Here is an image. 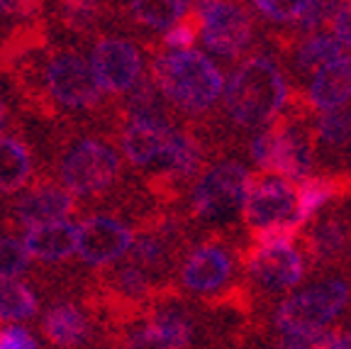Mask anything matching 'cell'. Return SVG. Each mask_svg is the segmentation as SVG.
<instances>
[{
	"label": "cell",
	"instance_id": "cell-40",
	"mask_svg": "<svg viewBox=\"0 0 351 349\" xmlns=\"http://www.w3.org/2000/svg\"><path fill=\"white\" fill-rule=\"evenodd\" d=\"M5 127H8V105L0 98V135H5Z\"/></svg>",
	"mask_w": 351,
	"mask_h": 349
},
{
	"label": "cell",
	"instance_id": "cell-30",
	"mask_svg": "<svg viewBox=\"0 0 351 349\" xmlns=\"http://www.w3.org/2000/svg\"><path fill=\"white\" fill-rule=\"evenodd\" d=\"M29 264L32 259L20 240L0 235V281L22 276L29 269Z\"/></svg>",
	"mask_w": 351,
	"mask_h": 349
},
{
	"label": "cell",
	"instance_id": "cell-10",
	"mask_svg": "<svg viewBox=\"0 0 351 349\" xmlns=\"http://www.w3.org/2000/svg\"><path fill=\"white\" fill-rule=\"evenodd\" d=\"M134 232L112 215H90L76 225V257L88 267H110L130 254Z\"/></svg>",
	"mask_w": 351,
	"mask_h": 349
},
{
	"label": "cell",
	"instance_id": "cell-39",
	"mask_svg": "<svg viewBox=\"0 0 351 349\" xmlns=\"http://www.w3.org/2000/svg\"><path fill=\"white\" fill-rule=\"evenodd\" d=\"M329 349H351V330H344V333H337L335 342Z\"/></svg>",
	"mask_w": 351,
	"mask_h": 349
},
{
	"label": "cell",
	"instance_id": "cell-18",
	"mask_svg": "<svg viewBox=\"0 0 351 349\" xmlns=\"http://www.w3.org/2000/svg\"><path fill=\"white\" fill-rule=\"evenodd\" d=\"M305 100L310 108L324 113L344 108L351 100V56L344 54L317 69L307 86Z\"/></svg>",
	"mask_w": 351,
	"mask_h": 349
},
{
	"label": "cell",
	"instance_id": "cell-22",
	"mask_svg": "<svg viewBox=\"0 0 351 349\" xmlns=\"http://www.w3.org/2000/svg\"><path fill=\"white\" fill-rule=\"evenodd\" d=\"M203 159H205L203 147H200V142H197L191 132L173 130L169 147H166L164 157H161V161H159L161 176L173 181V183L188 181L200 171Z\"/></svg>",
	"mask_w": 351,
	"mask_h": 349
},
{
	"label": "cell",
	"instance_id": "cell-7",
	"mask_svg": "<svg viewBox=\"0 0 351 349\" xmlns=\"http://www.w3.org/2000/svg\"><path fill=\"white\" fill-rule=\"evenodd\" d=\"M197 17V34L203 37L205 49L225 59L244 54L254 42V17L241 3L225 0H200L191 3Z\"/></svg>",
	"mask_w": 351,
	"mask_h": 349
},
{
	"label": "cell",
	"instance_id": "cell-8",
	"mask_svg": "<svg viewBox=\"0 0 351 349\" xmlns=\"http://www.w3.org/2000/svg\"><path fill=\"white\" fill-rule=\"evenodd\" d=\"M252 171L239 161H219L208 169L191 193V210L200 220H227L244 207Z\"/></svg>",
	"mask_w": 351,
	"mask_h": 349
},
{
	"label": "cell",
	"instance_id": "cell-35",
	"mask_svg": "<svg viewBox=\"0 0 351 349\" xmlns=\"http://www.w3.org/2000/svg\"><path fill=\"white\" fill-rule=\"evenodd\" d=\"M195 39H197V17L191 8V12L166 32L164 42L169 47V52H188L195 44Z\"/></svg>",
	"mask_w": 351,
	"mask_h": 349
},
{
	"label": "cell",
	"instance_id": "cell-5",
	"mask_svg": "<svg viewBox=\"0 0 351 349\" xmlns=\"http://www.w3.org/2000/svg\"><path fill=\"white\" fill-rule=\"evenodd\" d=\"M42 88L47 98L61 110H93L103 103V91L95 83L90 64L73 49H54L44 56Z\"/></svg>",
	"mask_w": 351,
	"mask_h": 349
},
{
	"label": "cell",
	"instance_id": "cell-19",
	"mask_svg": "<svg viewBox=\"0 0 351 349\" xmlns=\"http://www.w3.org/2000/svg\"><path fill=\"white\" fill-rule=\"evenodd\" d=\"M29 259L47 264H59L76 254V223L61 220V223L39 225L25 232L22 240Z\"/></svg>",
	"mask_w": 351,
	"mask_h": 349
},
{
	"label": "cell",
	"instance_id": "cell-32",
	"mask_svg": "<svg viewBox=\"0 0 351 349\" xmlns=\"http://www.w3.org/2000/svg\"><path fill=\"white\" fill-rule=\"evenodd\" d=\"M298 232H300V229L293 223H278V225H269V227H263V229H254L252 247H249V249H269V247L293 245Z\"/></svg>",
	"mask_w": 351,
	"mask_h": 349
},
{
	"label": "cell",
	"instance_id": "cell-24",
	"mask_svg": "<svg viewBox=\"0 0 351 349\" xmlns=\"http://www.w3.org/2000/svg\"><path fill=\"white\" fill-rule=\"evenodd\" d=\"M127 10L144 27L169 32L173 25H178L191 12V3H181V0H137V3H130Z\"/></svg>",
	"mask_w": 351,
	"mask_h": 349
},
{
	"label": "cell",
	"instance_id": "cell-23",
	"mask_svg": "<svg viewBox=\"0 0 351 349\" xmlns=\"http://www.w3.org/2000/svg\"><path fill=\"white\" fill-rule=\"evenodd\" d=\"M344 191V183L339 179H329V176H310V179L300 181L295 191V215H293V225L298 229L317 213L319 207L327 205L335 196Z\"/></svg>",
	"mask_w": 351,
	"mask_h": 349
},
{
	"label": "cell",
	"instance_id": "cell-14",
	"mask_svg": "<svg viewBox=\"0 0 351 349\" xmlns=\"http://www.w3.org/2000/svg\"><path fill=\"white\" fill-rule=\"evenodd\" d=\"M176 127L164 117H127L120 132V147L134 169L156 166L164 157Z\"/></svg>",
	"mask_w": 351,
	"mask_h": 349
},
{
	"label": "cell",
	"instance_id": "cell-17",
	"mask_svg": "<svg viewBox=\"0 0 351 349\" xmlns=\"http://www.w3.org/2000/svg\"><path fill=\"white\" fill-rule=\"evenodd\" d=\"M193 342V325L183 313L166 308L144 328L130 335L127 349H188Z\"/></svg>",
	"mask_w": 351,
	"mask_h": 349
},
{
	"label": "cell",
	"instance_id": "cell-16",
	"mask_svg": "<svg viewBox=\"0 0 351 349\" xmlns=\"http://www.w3.org/2000/svg\"><path fill=\"white\" fill-rule=\"evenodd\" d=\"M42 333L54 347L78 349L93 337V322L81 306L71 300H56L44 313Z\"/></svg>",
	"mask_w": 351,
	"mask_h": 349
},
{
	"label": "cell",
	"instance_id": "cell-20",
	"mask_svg": "<svg viewBox=\"0 0 351 349\" xmlns=\"http://www.w3.org/2000/svg\"><path fill=\"white\" fill-rule=\"evenodd\" d=\"M32 152L20 137L0 135V196L25 191L32 181Z\"/></svg>",
	"mask_w": 351,
	"mask_h": 349
},
{
	"label": "cell",
	"instance_id": "cell-29",
	"mask_svg": "<svg viewBox=\"0 0 351 349\" xmlns=\"http://www.w3.org/2000/svg\"><path fill=\"white\" fill-rule=\"evenodd\" d=\"M132 264L142 267L144 271H152V269H159L166 262V254H169V242L161 232H144L142 237L132 242Z\"/></svg>",
	"mask_w": 351,
	"mask_h": 349
},
{
	"label": "cell",
	"instance_id": "cell-38",
	"mask_svg": "<svg viewBox=\"0 0 351 349\" xmlns=\"http://www.w3.org/2000/svg\"><path fill=\"white\" fill-rule=\"evenodd\" d=\"M95 10H98V5H93V3H69V5H64V17L71 27L83 30L95 20V15H98Z\"/></svg>",
	"mask_w": 351,
	"mask_h": 349
},
{
	"label": "cell",
	"instance_id": "cell-27",
	"mask_svg": "<svg viewBox=\"0 0 351 349\" xmlns=\"http://www.w3.org/2000/svg\"><path fill=\"white\" fill-rule=\"evenodd\" d=\"M351 142V110H332V113H324L317 120L313 132V147L324 149V152H341L346 144Z\"/></svg>",
	"mask_w": 351,
	"mask_h": 349
},
{
	"label": "cell",
	"instance_id": "cell-6",
	"mask_svg": "<svg viewBox=\"0 0 351 349\" xmlns=\"http://www.w3.org/2000/svg\"><path fill=\"white\" fill-rule=\"evenodd\" d=\"M351 303V284L344 278H327L285 298L276 311V328L280 333H313L327 330L337 315Z\"/></svg>",
	"mask_w": 351,
	"mask_h": 349
},
{
	"label": "cell",
	"instance_id": "cell-12",
	"mask_svg": "<svg viewBox=\"0 0 351 349\" xmlns=\"http://www.w3.org/2000/svg\"><path fill=\"white\" fill-rule=\"evenodd\" d=\"M234 273V257L219 242H203L191 249L181 267V281L191 293H219Z\"/></svg>",
	"mask_w": 351,
	"mask_h": 349
},
{
	"label": "cell",
	"instance_id": "cell-13",
	"mask_svg": "<svg viewBox=\"0 0 351 349\" xmlns=\"http://www.w3.org/2000/svg\"><path fill=\"white\" fill-rule=\"evenodd\" d=\"M76 210V198L56 181H37L12 205V215L25 229L69 220Z\"/></svg>",
	"mask_w": 351,
	"mask_h": 349
},
{
	"label": "cell",
	"instance_id": "cell-4",
	"mask_svg": "<svg viewBox=\"0 0 351 349\" xmlns=\"http://www.w3.org/2000/svg\"><path fill=\"white\" fill-rule=\"evenodd\" d=\"M252 159L261 174L285 181H305L310 179L315 164L313 137L298 122L280 120L252 139Z\"/></svg>",
	"mask_w": 351,
	"mask_h": 349
},
{
	"label": "cell",
	"instance_id": "cell-9",
	"mask_svg": "<svg viewBox=\"0 0 351 349\" xmlns=\"http://www.w3.org/2000/svg\"><path fill=\"white\" fill-rule=\"evenodd\" d=\"M95 83L108 95H127L144 78V56L122 37H100L88 56Z\"/></svg>",
	"mask_w": 351,
	"mask_h": 349
},
{
	"label": "cell",
	"instance_id": "cell-33",
	"mask_svg": "<svg viewBox=\"0 0 351 349\" xmlns=\"http://www.w3.org/2000/svg\"><path fill=\"white\" fill-rule=\"evenodd\" d=\"M337 3L332 0H302L300 15H298V25L300 30H317L322 25H329V17L335 15Z\"/></svg>",
	"mask_w": 351,
	"mask_h": 349
},
{
	"label": "cell",
	"instance_id": "cell-1",
	"mask_svg": "<svg viewBox=\"0 0 351 349\" xmlns=\"http://www.w3.org/2000/svg\"><path fill=\"white\" fill-rule=\"evenodd\" d=\"M291 98L283 71L263 54L244 59L225 88V108L239 127H266L283 115Z\"/></svg>",
	"mask_w": 351,
	"mask_h": 349
},
{
	"label": "cell",
	"instance_id": "cell-15",
	"mask_svg": "<svg viewBox=\"0 0 351 349\" xmlns=\"http://www.w3.org/2000/svg\"><path fill=\"white\" fill-rule=\"evenodd\" d=\"M247 269L261 289L285 291L302 281L305 259L293 245L269 247V249H249Z\"/></svg>",
	"mask_w": 351,
	"mask_h": 349
},
{
	"label": "cell",
	"instance_id": "cell-31",
	"mask_svg": "<svg viewBox=\"0 0 351 349\" xmlns=\"http://www.w3.org/2000/svg\"><path fill=\"white\" fill-rule=\"evenodd\" d=\"M335 330H313V333H280L276 349H329L335 342Z\"/></svg>",
	"mask_w": 351,
	"mask_h": 349
},
{
	"label": "cell",
	"instance_id": "cell-26",
	"mask_svg": "<svg viewBox=\"0 0 351 349\" xmlns=\"http://www.w3.org/2000/svg\"><path fill=\"white\" fill-rule=\"evenodd\" d=\"M344 56V49L335 42L332 34H310L305 37L293 52V59H295V69L300 74H315L317 69H322L329 61Z\"/></svg>",
	"mask_w": 351,
	"mask_h": 349
},
{
	"label": "cell",
	"instance_id": "cell-34",
	"mask_svg": "<svg viewBox=\"0 0 351 349\" xmlns=\"http://www.w3.org/2000/svg\"><path fill=\"white\" fill-rule=\"evenodd\" d=\"M252 8L258 12L261 17L271 22H298V15H300L302 0H254Z\"/></svg>",
	"mask_w": 351,
	"mask_h": 349
},
{
	"label": "cell",
	"instance_id": "cell-21",
	"mask_svg": "<svg viewBox=\"0 0 351 349\" xmlns=\"http://www.w3.org/2000/svg\"><path fill=\"white\" fill-rule=\"evenodd\" d=\"M307 251L315 264H335L351 251V227L337 215L322 218L307 235Z\"/></svg>",
	"mask_w": 351,
	"mask_h": 349
},
{
	"label": "cell",
	"instance_id": "cell-25",
	"mask_svg": "<svg viewBox=\"0 0 351 349\" xmlns=\"http://www.w3.org/2000/svg\"><path fill=\"white\" fill-rule=\"evenodd\" d=\"M37 308L39 300L27 284H22L17 278L0 281V322L17 325L20 320H29L37 315Z\"/></svg>",
	"mask_w": 351,
	"mask_h": 349
},
{
	"label": "cell",
	"instance_id": "cell-3",
	"mask_svg": "<svg viewBox=\"0 0 351 349\" xmlns=\"http://www.w3.org/2000/svg\"><path fill=\"white\" fill-rule=\"evenodd\" d=\"M59 183L73 198L100 196L120 176V154L98 137H81L59 159Z\"/></svg>",
	"mask_w": 351,
	"mask_h": 349
},
{
	"label": "cell",
	"instance_id": "cell-11",
	"mask_svg": "<svg viewBox=\"0 0 351 349\" xmlns=\"http://www.w3.org/2000/svg\"><path fill=\"white\" fill-rule=\"evenodd\" d=\"M295 203V188L291 181L269 174H252V183H249L241 210L254 232V229H263L269 225L293 223Z\"/></svg>",
	"mask_w": 351,
	"mask_h": 349
},
{
	"label": "cell",
	"instance_id": "cell-36",
	"mask_svg": "<svg viewBox=\"0 0 351 349\" xmlns=\"http://www.w3.org/2000/svg\"><path fill=\"white\" fill-rule=\"evenodd\" d=\"M329 27H332V37L341 49L351 52V0L337 3L335 15L329 17Z\"/></svg>",
	"mask_w": 351,
	"mask_h": 349
},
{
	"label": "cell",
	"instance_id": "cell-28",
	"mask_svg": "<svg viewBox=\"0 0 351 349\" xmlns=\"http://www.w3.org/2000/svg\"><path fill=\"white\" fill-rule=\"evenodd\" d=\"M110 289L115 291L117 298L127 300V303H142L149 293H152V278L137 264H122L117 267V271L112 273V286Z\"/></svg>",
	"mask_w": 351,
	"mask_h": 349
},
{
	"label": "cell",
	"instance_id": "cell-2",
	"mask_svg": "<svg viewBox=\"0 0 351 349\" xmlns=\"http://www.w3.org/2000/svg\"><path fill=\"white\" fill-rule=\"evenodd\" d=\"M149 78L161 98L186 115L208 113L225 93L222 71L210 61V56L195 49L156 54Z\"/></svg>",
	"mask_w": 351,
	"mask_h": 349
},
{
	"label": "cell",
	"instance_id": "cell-37",
	"mask_svg": "<svg viewBox=\"0 0 351 349\" xmlns=\"http://www.w3.org/2000/svg\"><path fill=\"white\" fill-rule=\"evenodd\" d=\"M0 349H37V339L22 325L0 328Z\"/></svg>",
	"mask_w": 351,
	"mask_h": 349
}]
</instances>
